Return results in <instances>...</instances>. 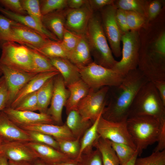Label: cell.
<instances>
[{"mask_svg": "<svg viewBox=\"0 0 165 165\" xmlns=\"http://www.w3.org/2000/svg\"><path fill=\"white\" fill-rule=\"evenodd\" d=\"M109 87L104 86L95 90L90 89L88 94L78 105L77 110L83 121L93 123L101 115L107 103Z\"/></svg>", "mask_w": 165, "mask_h": 165, "instance_id": "9c48e42d", "label": "cell"}, {"mask_svg": "<svg viewBox=\"0 0 165 165\" xmlns=\"http://www.w3.org/2000/svg\"><path fill=\"white\" fill-rule=\"evenodd\" d=\"M0 135L4 141H32L25 131L11 121L2 111L0 112Z\"/></svg>", "mask_w": 165, "mask_h": 165, "instance_id": "ac0fdd59", "label": "cell"}, {"mask_svg": "<svg viewBox=\"0 0 165 165\" xmlns=\"http://www.w3.org/2000/svg\"><path fill=\"white\" fill-rule=\"evenodd\" d=\"M2 111L19 127L43 123L55 124L47 113L18 111L10 107L6 108Z\"/></svg>", "mask_w": 165, "mask_h": 165, "instance_id": "2e32d148", "label": "cell"}, {"mask_svg": "<svg viewBox=\"0 0 165 165\" xmlns=\"http://www.w3.org/2000/svg\"><path fill=\"white\" fill-rule=\"evenodd\" d=\"M97 130L99 136L103 138L127 144L136 149L129 133L126 121H112L105 119L101 115L98 122Z\"/></svg>", "mask_w": 165, "mask_h": 165, "instance_id": "8fae6325", "label": "cell"}, {"mask_svg": "<svg viewBox=\"0 0 165 165\" xmlns=\"http://www.w3.org/2000/svg\"><path fill=\"white\" fill-rule=\"evenodd\" d=\"M137 116H151L165 121V104L152 82L141 87L133 102L128 118Z\"/></svg>", "mask_w": 165, "mask_h": 165, "instance_id": "5b68a950", "label": "cell"}, {"mask_svg": "<svg viewBox=\"0 0 165 165\" xmlns=\"http://www.w3.org/2000/svg\"><path fill=\"white\" fill-rule=\"evenodd\" d=\"M117 9L113 3L99 10V14L103 31L112 53L118 58L121 55L120 44L122 34L116 20Z\"/></svg>", "mask_w": 165, "mask_h": 165, "instance_id": "30bf717a", "label": "cell"}, {"mask_svg": "<svg viewBox=\"0 0 165 165\" xmlns=\"http://www.w3.org/2000/svg\"><path fill=\"white\" fill-rule=\"evenodd\" d=\"M24 130L32 141L49 145L59 151L57 142L52 136L36 131Z\"/></svg>", "mask_w": 165, "mask_h": 165, "instance_id": "b9f144b4", "label": "cell"}, {"mask_svg": "<svg viewBox=\"0 0 165 165\" xmlns=\"http://www.w3.org/2000/svg\"><path fill=\"white\" fill-rule=\"evenodd\" d=\"M3 78H4V77L3 76H2L0 78V84L1 83V82H2V80H3Z\"/></svg>", "mask_w": 165, "mask_h": 165, "instance_id": "94428289", "label": "cell"}, {"mask_svg": "<svg viewBox=\"0 0 165 165\" xmlns=\"http://www.w3.org/2000/svg\"><path fill=\"white\" fill-rule=\"evenodd\" d=\"M66 87L70 92L64 106L67 114L71 111L77 110L79 103L88 94L90 88L82 79Z\"/></svg>", "mask_w": 165, "mask_h": 165, "instance_id": "484cf974", "label": "cell"}, {"mask_svg": "<svg viewBox=\"0 0 165 165\" xmlns=\"http://www.w3.org/2000/svg\"><path fill=\"white\" fill-rule=\"evenodd\" d=\"M93 62L112 69L117 61L114 58L102 27L99 14L94 13L89 22L85 35Z\"/></svg>", "mask_w": 165, "mask_h": 165, "instance_id": "277c9868", "label": "cell"}, {"mask_svg": "<svg viewBox=\"0 0 165 165\" xmlns=\"http://www.w3.org/2000/svg\"><path fill=\"white\" fill-rule=\"evenodd\" d=\"M148 81L138 68L129 72L119 85L110 87L113 90L102 117L115 122L126 121L137 93Z\"/></svg>", "mask_w": 165, "mask_h": 165, "instance_id": "7a4b0ae2", "label": "cell"}, {"mask_svg": "<svg viewBox=\"0 0 165 165\" xmlns=\"http://www.w3.org/2000/svg\"><path fill=\"white\" fill-rule=\"evenodd\" d=\"M8 90L4 77L0 84V112L8 107Z\"/></svg>", "mask_w": 165, "mask_h": 165, "instance_id": "c3c4849f", "label": "cell"}, {"mask_svg": "<svg viewBox=\"0 0 165 165\" xmlns=\"http://www.w3.org/2000/svg\"><path fill=\"white\" fill-rule=\"evenodd\" d=\"M111 145L119 160L120 165L127 163L137 151L130 146L123 143L113 142L109 141Z\"/></svg>", "mask_w": 165, "mask_h": 165, "instance_id": "e575fe53", "label": "cell"}, {"mask_svg": "<svg viewBox=\"0 0 165 165\" xmlns=\"http://www.w3.org/2000/svg\"><path fill=\"white\" fill-rule=\"evenodd\" d=\"M56 140L57 142L60 152L71 159H78L80 150V139Z\"/></svg>", "mask_w": 165, "mask_h": 165, "instance_id": "836d02e7", "label": "cell"}, {"mask_svg": "<svg viewBox=\"0 0 165 165\" xmlns=\"http://www.w3.org/2000/svg\"><path fill=\"white\" fill-rule=\"evenodd\" d=\"M54 77L48 79L37 91L38 111L39 113H47L52 96Z\"/></svg>", "mask_w": 165, "mask_h": 165, "instance_id": "f546056e", "label": "cell"}, {"mask_svg": "<svg viewBox=\"0 0 165 165\" xmlns=\"http://www.w3.org/2000/svg\"><path fill=\"white\" fill-rule=\"evenodd\" d=\"M78 68L81 79L90 88L95 90L104 86H118L124 76L112 69L105 68L94 62Z\"/></svg>", "mask_w": 165, "mask_h": 165, "instance_id": "52a82bcc", "label": "cell"}, {"mask_svg": "<svg viewBox=\"0 0 165 165\" xmlns=\"http://www.w3.org/2000/svg\"><path fill=\"white\" fill-rule=\"evenodd\" d=\"M2 75V73L0 66V76H1Z\"/></svg>", "mask_w": 165, "mask_h": 165, "instance_id": "6125c7cd", "label": "cell"}, {"mask_svg": "<svg viewBox=\"0 0 165 165\" xmlns=\"http://www.w3.org/2000/svg\"><path fill=\"white\" fill-rule=\"evenodd\" d=\"M164 2V1L162 0H147L146 23L155 20L160 16L163 9Z\"/></svg>", "mask_w": 165, "mask_h": 165, "instance_id": "ab89813d", "label": "cell"}, {"mask_svg": "<svg viewBox=\"0 0 165 165\" xmlns=\"http://www.w3.org/2000/svg\"><path fill=\"white\" fill-rule=\"evenodd\" d=\"M67 8L54 11L43 15L42 17L43 26L60 41L62 39L65 28V15Z\"/></svg>", "mask_w": 165, "mask_h": 165, "instance_id": "7402d4cb", "label": "cell"}, {"mask_svg": "<svg viewBox=\"0 0 165 165\" xmlns=\"http://www.w3.org/2000/svg\"><path fill=\"white\" fill-rule=\"evenodd\" d=\"M13 109L34 112L38 110L37 91L29 94L24 97Z\"/></svg>", "mask_w": 165, "mask_h": 165, "instance_id": "60d3db41", "label": "cell"}, {"mask_svg": "<svg viewBox=\"0 0 165 165\" xmlns=\"http://www.w3.org/2000/svg\"><path fill=\"white\" fill-rule=\"evenodd\" d=\"M134 165H165V149L153 152L149 156L136 159Z\"/></svg>", "mask_w": 165, "mask_h": 165, "instance_id": "f35d334b", "label": "cell"}, {"mask_svg": "<svg viewBox=\"0 0 165 165\" xmlns=\"http://www.w3.org/2000/svg\"><path fill=\"white\" fill-rule=\"evenodd\" d=\"M126 16L128 26L130 31H138L145 24L146 19L142 16L132 11H126Z\"/></svg>", "mask_w": 165, "mask_h": 165, "instance_id": "7bdbcfd3", "label": "cell"}, {"mask_svg": "<svg viewBox=\"0 0 165 165\" xmlns=\"http://www.w3.org/2000/svg\"><path fill=\"white\" fill-rule=\"evenodd\" d=\"M4 142V141L3 139L0 135V154L2 153V147Z\"/></svg>", "mask_w": 165, "mask_h": 165, "instance_id": "91938a15", "label": "cell"}, {"mask_svg": "<svg viewBox=\"0 0 165 165\" xmlns=\"http://www.w3.org/2000/svg\"><path fill=\"white\" fill-rule=\"evenodd\" d=\"M9 165H32L31 162L26 161H9Z\"/></svg>", "mask_w": 165, "mask_h": 165, "instance_id": "11a10c76", "label": "cell"}, {"mask_svg": "<svg viewBox=\"0 0 165 165\" xmlns=\"http://www.w3.org/2000/svg\"><path fill=\"white\" fill-rule=\"evenodd\" d=\"M31 163L32 165H49L38 158Z\"/></svg>", "mask_w": 165, "mask_h": 165, "instance_id": "680465c9", "label": "cell"}, {"mask_svg": "<svg viewBox=\"0 0 165 165\" xmlns=\"http://www.w3.org/2000/svg\"><path fill=\"white\" fill-rule=\"evenodd\" d=\"M0 66L8 90L9 107L20 90L38 73L18 71L0 64Z\"/></svg>", "mask_w": 165, "mask_h": 165, "instance_id": "9a60e30c", "label": "cell"}, {"mask_svg": "<svg viewBox=\"0 0 165 165\" xmlns=\"http://www.w3.org/2000/svg\"><path fill=\"white\" fill-rule=\"evenodd\" d=\"M25 143L35 152L38 158L49 165H53L71 159L49 145L33 141Z\"/></svg>", "mask_w": 165, "mask_h": 165, "instance_id": "d6986e66", "label": "cell"}, {"mask_svg": "<svg viewBox=\"0 0 165 165\" xmlns=\"http://www.w3.org/2000/svg\"><path fill=\"white\" fill-rule=\"evenodd\" d=\"M138 31L140 48L138 68L149 81H165L164 16L145 23Z\"/></svg>", "mask_w": 165, "mask_h": 165, "instance_id": "6da1fadb", "label": "cell"}, {"mask_svg": "<svg viewBox=\"0 0 165 165\" xmlns=\"http://www.w3.org/2000/svg\"><path fill=\"white\" fill-rule=\"evenodd\" d=\"M162 121L154 117L137 116L128 118L126 121L127 128L132 141L141 155L143 150L149 145L157 142Z\"/></svg>", "mask_w": 165, "mask_h": 165, "instance_id": "3957f363", "label": "cell"}, {"mask_svg": "<svg viewBox=\"0 0 165 165\" xmlns=\"http://www.w3.org/2000/svg\"><path fill=\"white\" fill-rule=\"evenodd\" d=\"M116 18L117 23L122 35L130 31L127 23L126 11L117 9Z\"/></svg>", "mask_w": 165, "mask_h": 165, "instance_id": "7dc6e473", "label": "cell"}, {"mask_svg": "<svg viewBox=\"0 0 165 165\" xmlns=\"http://www.w3.org/2000/svg\"><path fill=\"white\" fill-rule=\"evenodd\" d=\"M0 6L15 13L27 15V12L24 9L20 0H0Z\"/></svg>", "mask_w": 165, "mask_h": 165, "instance_id": "bcb514c9", "label": "cell"}, {"mask_svg": "<svg viewBox=\"0 0 165 165\" xmlns=\"http://www.w3.org/2000/svg\"><path fill=\"white\" fill-rule=\"evenodd\" d=\"M1 47L0 64L18 71L35 73L29 47L14 42H5Z\"/></svg>", "mask_w": 165, "mask_h": 165, "instance_id": "8992f818", "label": "cell"}, {"mask_svg": "<svg viewBox=\"0 0 165 165\" xmlns=\"http://www.w3.org/2000/svg\"><path fill=\"white\" fill-rule=\"evenodd\" d=\"M0 165H9L8 160L2 153L0 154Z\"/></svg>", "mask_w": 165, "mask_h": 165, "instance_id": "6f0895ef", "label": "cell"}, {"mask_svg": "<svg viewBox=\"0 0 165 165\" xmlns=\"http://www.w3.org/2000/svg\"><path fill=\"white\" fill-rule=\"evenodd\" d=\"M82 36L65 28L63 38L61 42L68 53V55L75 49Z\"/></svg>", "mask_w": 165, "mask_h": 165, "instance_id": "ee69618b", "label": "cell"}, {"mask_svg": "<svg viewBox=\"0 0 165 165\" xmlns=\"http://www.w3.org/2000/svg\"><path fill=\"white\" fill-rule=\"evenodd\" d=\"M67 58L78 68L85 66L93 62L85 36H82L75 49L68 54Z\"/></svg>", "mask_w": 165, "mask_h": 165, "instance_id": "cb8c5ba5", "label": "cell"}, {"mask_svg": "<svg viewBox=\"0 0 165 165\" xmlns=\"http://www.w3.org/2000/svg\"><path fill=\"white\" fill-rule=\"evenodd\" d=\"M35 50L47 57L67 58L68 56L60 41L52 40L41 48Z\"/></svg>", "mask_w": 165, "mask_h": 165, "instance_id": "1f68e13d", "label": "cell"}, {"mask_svg": "<svg viewBox=\"0 0 165 165\" xmlns=\"http://www.w3.org/2000/svg\"><path fill=\"white\" fill-rule=\"evenodd\" d=\"M122 57L117 61L112 69L123 76L138 68L140 39L138 31H130L122 35Z\"/></svg>", "mask_w": 165, "mask_h": 165, "instance_id": "ba28073f", "label": "cell"}, {"mask_svg": "<svg viewBox=\"0 0 165 165\" xmlns=\"http://www.w3.org/2000/svg\"><path fill=\"white\" fill-rule=\"evenodd\" d=\"M100 115L96 120L85 132L80 140V150L79 159L83 154L88 153L93 150L96 141L99 137L97 132V126Z\"/></svg>", "mask_w": 165, "mask_h": 165, "instance_id": "f1b7e54d", "label": "cell"}, {"mask_svg": "<svg viewBox=\"0 0 165 165\" xmlns=\"http://www.w3.org/2000/svg\"><path fill=\"white\" fill-rule=\"evenodd\" d=\"M20 2L23 8L28 15L38 24L42 25V19L43 16L40 11L39 1L21 0Z\"/></svg>", "mask_w": 165, "mask_h": 165, "instance_id": "8d00e7d4", "label": "cell"}, {"mask_svg": "<svg viewBox=\"0 0 165 165\" xmlns=\"http://www.w3.org/2000/svg\"><path fill=\"white\" fill-rule=\"evenodd\" d=\"M59 73L57 71L38 73L20 90L9 107L14 109L24 97L29 94L37 91L48 79Z\"/></svg>", "mask_w": 165, "mask_h": 165, "instance_id": "44dd1931", "label": "cell"}, {"mask_svg": "<svg viewBox=\"0 0 165 165\" xmlns=\"http://www.w3.org/2000/svg\"><path fill=\"white\" fill-rule=\"evenodd\" d=\"M114 0H89L88 3L93 11L100 10L103 8L114 3Z\"/></svg>", "mask_w": 165, "mask_h": 165, "instance_id": "681fc988", "label": "cell"}, {"mask_svg": "<svg viewBox=\"0 0 165 165\" xmlns=\"http://www.w3.org/2000/svg\"><path fill=\"white\" fill-rule=\"evenodd\" d=\"M94 147L100 152L103 165H120L118 158L109 140L99 136L95 143Z\"/></svg>", "mask_w": 165, "mask_h": 165, "instance_id": "83f0119b", "label": "cell"}, {"mask_svg": "<svg viewBox=\"0 0 165 165\" xmlns=\"http://www.w3.org/2000/svg\"><path fill=\"white\" fill-rule=\"evenodd\" d=\"M78 160L79 165H103L101 153L97 148L82 154Z\"/></svg>", "mask_w": 165, "mask_h": 165, "instance_id": "f6af8a7d", "label": "cell"}, {"mask_svg": "<svg viewBox=\"0 0 165 165\" xmlns=\"http://www.w3.org/2000/svg\"><path fill=\"white\" fill-rule=\"evenodd\" d=\"M78 159H70L53 165H79Z\"/></svg>", "mask_w": 165, "mask_h": 165, "instance_id": "db71d44e", "label": "cell"}, {"mask_svg": "<svg viewBox=\"0 0 165 165\" xmlns=\"http://www.w3.org/2000/svg\"><path fill=\"white\" fill-rule=\"evenodd\" d=\"M24 130H35L50 135L56 140H74L75 139L64 124L61 125L50 124H39L19 127Z\"/></svg>", "mask_w": 165, "mask_h": 165, "instance_id": "603a6c76", "label": "cell"}, {"mask_svg": "<svg viewBox=\"0 0 165 165\" xmlns=\"http://www.w3.org/2000/svg\"><path fill=\"white\" fill-rule=\"evenodd\" d=\"M15 22L4 15H0V46L6 42H15L12 27Z\"/></svg>", "mask_w": 165, "mask_h": 165, "instance_id": "d590c367", "label": "cell"}, {"mask_svg": "<svg viewBox=\"0 0 165 165\" xmlns=\"http://www.w3.org/2000/svg\"><path fill=\"white\" fill-rule=\"evenodd\" d=\"M147 2V0H115L114 4L117 9L138 13L144 16L146 20Z\"/></svg>", "mask_w": 165, "mask_h": 165, "instance_id": "4dcf8cb0", "label": "cell"}, {"mask_svg": "<svg viewBox=\"0 0 165 165\" xmlns=\"http://www.w3.org/2000/svg\"><path fill=\"white\" fill-rule=\"evenodd\" d=\"M2 152L9 161L32 162L38 158L35 152L25 142L18 141H4Z\"/></svg>", "mask_w": 165, "mask_h": 165, "instance_id": "e0dca14e", "label": "cell"}, {"mask_svg": "<svg viewBox=\"0 0 165 165\" xmlns=\"http://www.w3.org/2000/svg\"><path fill=\"white\" fill-rule=\"evenodd\" d=\"M39 2L40 11L42 16L68 7L67 0H43Z\"/></svg>", "mask_w": 165, "mask_h": 165, "instance_id": "74e56055", "label": "cell"}, {"mask_svg": "<svg viewBox=\"0 0 165 165\" xmlns=\"http://www.w3.org/2000/svg\"><path fill=\"white\" fill-rule=\"evenodd\" d=\"M0 12L7 17L33 29L53 40L59 41L53 34L28 15H22L15 13L1 6Z\"/></svg>", "mask_w": 165, "mask_h": 165, "instance_id": "d4e9b609", "label": "cell"}, {"mask_svg": "<svg viewBox=\"0 0 165 165\" xmlns=\"http://www.w3.org/2000/svg\"><path fill=\"white\" fill-rule=\"evenodd\" d=\"M12 27L15 42L31 48L40 49L53 40L40 33L16 21Z\"/></svg>", "mask_w": 165, "mask_h": 165, "instance_id": "5bb4252c", "label": "cell"}, {"mask_svg": "<svg viewBox=\"0 0 165 165\" xmlns=\"http://www.w3.org/2000/svg\"><path fill=\"white\" fill-rule=\"evenodd\" d=\"M138 152L137 150L136 152L131 158L127 163L122 165H134L135 160L138 156Z\"/></svg>", "mask_w": 165, "mask_h": 165, "instance_id": "9f6ffc18", "label": "cell"}, {"mask_svg": "<svg viewBox=\"0 0 165 165\" xmlns=\"http://www.w3.org/2000/svg\"><path fill=\"white\" fill-rule=\"evenodd\" d=\"M94 13L88 2L78 9L67 8L65 28L80 36H85L89 21Z\"/></svg>", "mask_w": 165, "mask_h": 165, "instance_id": "4fadbf2b", "label": "cell"}, {"mask_svg": "<svg viewBox=\"0 0 165 165\" xmlns=\"http://www.w3.org/2000/svg\"><path fill=\"white\" fill-rule=\"evenodd\" d=\"M160 97L165 104V81H159L153 82Z\"/></svg>", "mask_w": 165, "mask_h": 165, "instance_id": "816d5d0a", "label": "cell"}, {"mask_svg": "<svg viewBox=\"0 0 165 165\" xmlns=\"http://www.w3.org/2000/svg\"><path fill=\"white\" fill-rule=\"evenodd\" d=\"M66 87L60 73L54 77L52 96L46 113L51 117L56 125H63L62 110L70 95L69 91Z\"/></svg>", "mask_w": 165, "mask_h": 165, "instance_id": "7c38bea8", "label": "cell"}, {"mask_svg": "<svg viewBox=\"0 0 165 165\" xmlns=\"http://www.w3.org/2000/svg\"><path fill=\"white\" fill-rule=\"evenodd\" d=\"M88 0H67V6L71 9L80 8L86 4Z\"/></svg>", "mask_w": 165, "mask_h": 165, "instance_id": "f5cc1de1", "label": "cell"}, {"mask_svg": "<svg viewBox=\"0 0 165 165\" xmlns=\"http://www.w3.org/2000/svg\"><path fill=\"white\" fill-rule=\"evenodd\" d=\"M30 48L32 54L35 73H39L58 71L51 64L48 58L35 50Z\"/></svg>", "mask_w": 165, "mask_h": 165, "instance_id": "d6a6232c", "label": "cell"}, {"mask_svg": "<svg viewBox=\"0 0 165 165\" xmlns=\"http://www.w3.org/2000/svg\"><path fill=\"white\" fill-rule=\"evenodd\" d=\"M47 58L62 76L66 86L81 79L78 68L67 58Z\"/></svg>", "mask_w": 165, "mask_h": 165, "instance_id": "ffe728a7", "label": "cell"}, {"mask_svg": "<svg viewBox=\"0 0 165 165\" xmlns=\"http://www.w3.org/2000/svg\"><path fill=\"white\" fill-rule=\"evenodd\" d=\"M157 145L154 152H159L165 149V122L162 124L157 141Z\"/></svg>", "mask_w": 165, "mask_h": 165, "instance_id": "f907efd6", "label": "cell"}, {"mask_svg": "<svg viewBox=\"0 0 165 165\" xmlns=\"http://www.w3.org/2000/svg\"><path fill=\"white\" fill-rule=\"evenodd\" d=\"M67 115L65 124L75 139H80L93 123L89 120L83 121L77 110L71 111Z\"/></svg>", "mask_w": 165, "mask_h": 165, "instance_id": "4316f807", "label": "cell"}]
</instances>
